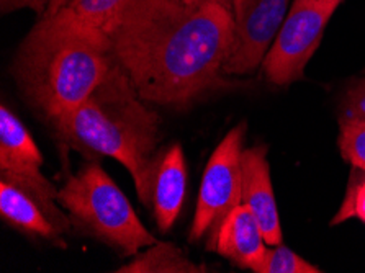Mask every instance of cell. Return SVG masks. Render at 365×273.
<instances>
[{
	"label": "cell",
	"instance_id": "1",
	"mask_svg": "<svg viewBox=\"0 0 365 273\" xmlns=\"http://www.w3.org/2000/svg\"><path fill=\"white\" fill-rule=\"evenodd\" d=\"M105 35L141 100L185 107L228 86L221 74L235 43V21L220 4L126 0Z\"/></svg>",
	"mask_w": 365,
	"mask_h": 273
},
{
	"label": "cell",
	"instance_id": "2",
	"mask_svg": "<svg viewBox=\"0 0 365 273\" xmlns=\"http://www.w3.org/2000/svg\"><path fill=\"white\" fill-rule=\"evenodd\" d=\"M117 63L103 31L41 15L21 43L14 74L26 100L54 121L91 97Z\"/></svg>",
	"mask_w": 365,
	"mask_h": 273
},
{
	"label": "cell",
	"instance_id": "3",
	"mask_svg": "<svg viewBox=\"0 0 365 273\" xmlns=\"http://www.w3.org/2000/svg\"><path fill=\"white\" fill-rule=\"evenodd\" d=\"M117 66L79 107L53 121L59 138L86 155H107L130 170L143 205L151 206L159 118Z\"/></svg>",
	"mask_w": 365,
	"mask_h": 273
},
{
	"label": "cell",
	"instance_id": "4",
	"mask_svg": "<svg viewBox=\"0 0 365 273\" xmlns=\"http://www.w3.org/2000/svg\"><path fill=\"white\" fill-rule=\"evenodd\" d=\"M58 203L81 230L118 249L125 255L156 244L130 205L123 192L115 185L97 163L86 164L58 192Z\"/></svg>",
	"mask_w": 365,
	"mask_h": 273
},
{
	"label": "cell",
	"instance_id": "5",
	"mask_svg": "<svg viewBox=\"0 0 365 273\" xmlns=\"http://www.w3.org/2000/svg\"><path fill=\"white\" fill-rule=\"evenodd\" d=\"M247 126L237 125L223 138L203 172L195 216L189 239L192 242L208 236L212 250L220 226L231 210L242 203V143Z\"/></svg>",
	"mask_w": 365,
	"mask_h": 273
},
{
	"label": "cell",
	"instance_id": "6",
	"mask_svg": "<svg viewBox=\"0 0 365 273\" xmlns=\"http://www.w3.org/2000/svg\"><path fill=\"white\" fill-rule=\"evenodd\" d=\"M339 5L328 0H293L262 61L265 79L274 86H290L303 79L308 61L317 53L326 26Z\"/></svg>",
	"mask_w": 365,
	"mask_h": 273
},
{
	"label": "cell",
	"instance_id": "7",
	"mask_svg": "<svg viewBox=\"0 0 365 273\" xmlns=\"http://www.w3.org/2000/svg\"><path fill=\"white\" fill-rule=\"evenodd\" d=\"M290 10V0H233L235 43L225 74H247L262 64Z\"/></svg>",
	"mask_w": 365,
	"mask_h": 273
},
{
	"label": "cell",
	"instance_id": "8",
	"mask_svg": "<svg viewBox=\"0 0 365 273\" xmlns=\"http://www.w3.org/2000/svg\"><path fill=\"white\" fill-rule=\"evenodd\" d=\"M58 200L48 198L21 182L0 180V215L20 232L56 242L64 247L59 234L71 230L69 218L59 210Z\"/></svg>",
	"mask_w": 365,
	"mask_h": 273
},
{
	"label": "cell",
	"instance_id": "9",
	"mask_svg": "<svg viewBox=\"0 0 365 273\" xmlns=\"http://www.w3.org/2000/svg\"><path fill=\"white\" fill-rule=\"evenodd\" d=\"M43 155L29 130L5 105L0 108V177L58 200V190L41 174Z\"/></svg>",
	"mask_w": 365,
	"mask_h": 273
},
{
	"label": "cell",
	"instance_id": "10",
	"mask_svg": "<svg viewBox=\"0 0 365 273\" xmlns=\"http://www.w3.org/2000/svg\"><path fill=\"white\" fill-rule=\"evenodd\" d=\"M242 205H246L261 226L265 242L279 246L284 241L275 202L267 148L254 146L242 150Z\"/></svg>",
	"mask_w": 365,
	"mask_h": 273
},
{
	"label": "cell",
	"instance_id": "11",
	"mask_svg": "<svg viewBox=\"0 0 365 273\" xmlns=\"http://www.w3.org/2000/svg\"><path fill=\"white\" fill-rule=\"evenodd\" d=\"M264 232L246 205H237L221 222L213 249L245 270L257 272L267 252Z\"/></svg>",
	"mask_w": 365,
	"mask_h": 273
},
{
	"label": "cell",
	"instance_id": "12",
	"mask_svg": "<svg viewBox=\"0 0 365 273\" xmlns=\"http://www.w3.org/2000/svg\"><path fill=\"white\" fill-rule=\"evenodd\" d=\"M187 192V167L180 144L158 155L154 169L151 206L159 231L168 232L179 216Z\"/></svg>",
	"mask_w": 365,
	"mask_h": 273
},
{
	"label": "cell",
	"instance_id": "13",
	"mask_svg": "<svg viewBox=\"0 0 365 273\" xmlns=\"http://www.w3.org/2000/svg\"><path fill=\"white\" fill-rule=\"evenodd\" d=\"M125 4L126 0H46L43 15L76 21L105 33Z\"/></svg>",
	"mask_w": 365,
	"mask_h": 273
},
{
	"label": "cell",
	"instance_id": "14",
	"mask_svg": "<svg viewBox=\"0 0 365 273\" xmlns=\"http://www.w3.org/2000/svg\"><path fill=\"white\" fill-rule=\"evenodd\" d=\"M118 273H205L203 264H195L187 257L184 250L173 242H156L149 246L130 264L120 267Z\"/></svg>",
	"mask_w": 365,
	"mask_h": 273
},
{
	"label": "cell",
	"instance_id": "15",
	"mask_svg": "<svg viewBox=\"0 0 365 273\" xmlns=\"http://www.w3.org/2000/svg\"><path fill=\"white\" fill-rule=\"evenodd\" d=\"M256 273H322V270L284 244H279L267 247L265 257Z\"/></svg>",
	"mask_w": 365,
	"mask_h": 273
},
{
	"label": "cell",
	"instance_id": "16",
	"mask_svg": "<svg viewBox=\"0 0 365 273\" xmlns=\"http://www.w3.org/2000/svg\"><path fill=\"white\" fill-rule=\"evenodd\" d=\"M351 218L361 220L365 225V172L356 169V167H354V172L351 174L344 202H342L331 225H341V222Z\"/></svg>",
	"mask_w": 365,
	"mask_h": 273
},
{
	"label": "cell",
	"instance_id": "17",
	"mask_svg": "<svg viewBox=\"0 0 365 273\" xmlns=\"http://www.w3.org/2000/svg\"><path fill=\"white\" fill-rule=\"evenodd\" d=\"M337 144L342 158L352 167L365 172V125L341 123Z\"/></svg>",
	"mask_w": 365,
	"mask_h": 273
},
{
	"label": "cell",
	"instance_id": "18",
	"mask_svg": "<svg viewBox=\"0 0 365 273\" xmlns=\"http://www.w3.org/2000/svg\"><path fill=\"white\" fill-rule=\"evenodd\" d=\"M341 123L365 125V77L359 79L347 88L339 108Z\"/></svg>",
	"mask_w": 365,
	"mask_h": 273
},
{
	"label": "cell",
	"instance_id": "19",
	"mask_svg": "<svg viewBox=\"0 0 365 273\" xmlns=\"http://www.w3.org/2000/svg\"><path fill=\"white\" fill-rule=\"evenodd\" d=\"M0 7H2L4 14L14 12L19 9H31L36 14L43 15L46 10V0H0Z\"/></svg>",
	"mask_w": 365,
	"mask_h": 273
},
{
	"label": "cell",
	"instance_id": "20",
	"mask_svg": "<svg viewBox=\"0 0 365 273\" xmlns=\"http://www.w3.org/2000/svg\"><path fill=\"white\" fill-rule=\"evenodd\" d=\"M180 2L189 4V5H203V4H220L223 7L230 9L233 7V0H180Z\"/></svg>",
	"mask_w": 365,
	"mask_h": 273
},
{
	"label": "cell",
	"instance_id": "21",
	"mask_svg": "<svg viewBox=\"0 0 365 273\" xmlns=\"http://www.w3.org/2000/svg\"><path fill=\"white\" fill-rule=\"evenodd\" d=\"M328 2H336V4H341L342 0H328Z\"/></svg>",
	"mask_w": 365,
	"mask_h": 273
}]
</instances>
